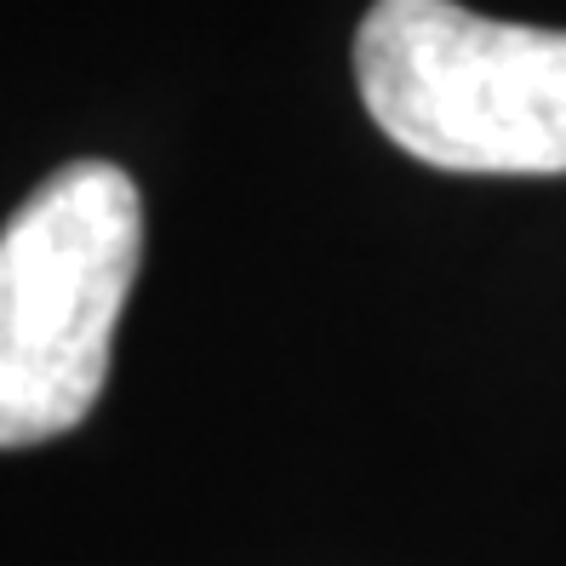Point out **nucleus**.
I'll return each instance as SVG.
<instances>
[{
    "label": "nucleus",
    "instance_id": "f257e3e1",
    "mask_svg": "<svg viewBox=\"0 0 566 566\" xmlns=\"http://www.w3.org/2000/svg\"><path fill=\"white\" fill-rule=\"evenodd\" d=\"M138 258L144 201L109 160L52 172L0 229V447H41L97 407Z\"/></svg>",
    "mask_w": 566,
    "mask_h": 566
},
{
    "label": "nucleus",
    "instance_id": "f03ea898",
    "mask_svg": "<svg viewBox=\"0 0 566 566\" xmlns=\"http://www.w3.org/2000/svg\"><path fill=\"white\" fill-rule=\"evenodd\" d=\"M360 104L441 172H566V29L497 23L452 0H378L355 35Z\"/></svg>",
    "mask_w": 566,
    "mask_h": 566
}]
</instances>
